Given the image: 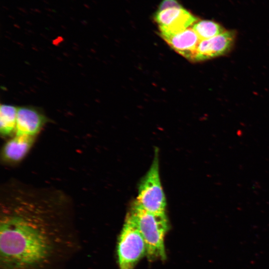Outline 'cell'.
<instances>
[{
	"label": "cell",
	"instance_id": "obj_17",
	"mask_svg": "<svg viewBox=\"0 0 269 269\" xmlns=\"http://www.w3.org/2000/svg\"><path fill=\"white\" fill-rule=\"evenodd\" d=\"M2 8H3L4 9H5V10H9V8L7 7H6V6L2 5Z\"/></svg>",
	"mask_w": 269,
	"mask_h": 269
},
{
	"label": "cell",
	"instance_id": "obj_6",
	"mask_svg": "<svg viewBox=\"0 0 269 269\" xmlns=\"http://www.w3.org/2000/svg\"><path fill=\"white\" fill-rule=\"evenodd\" d=\"M234 39V31H225L211 38L200 40L189 59L202 61L226 53L231 49Z\"/></svg>",
	"mask_w": 269,
	"mask_h": 269
},
{
	"label": "cell",
	"instance_id": "obj_19",
	"mask_svg": "<svg viewBox=\"0 0 269 269\" xmlns=\"http://www.w3.org/2000/svg\"><path fill=\"white\" fill-rule=\"evenodd\" d=\"M8 17H10L11 18L14 19V17L10 15H8Z\"/></svg>",
	"mask_w": 269,
	"mask_h": 269
},
{
	"label": "cell",
	"instance_id": "obj_4",
	"mask_svg": "<svg viewBox=\"0 0 269 269\" xmlns=\"http://www.w3.org/2000/svg\"><path fill=\"white\" fill-rule=\"evenodd\" d=\"M117 254L120 269H134L138 261L146 254L144 240L129 215L120 236Z\"/></svg>",
	"mask_w": 269,
	"mask_h": 269
},
{
	"label": "cell",
	"instance_id": "obj_2",
	"mask_svg": "<svg viewBox=\"0 0 269 269\" xmlns=\"http://www.w3.org/2000/svg\"><path fill=\"white\" fill-rule=\"evenodd\" d=\"M128 215L134 222L144 240L148 259L164 260V237L169 229L166 213L149 212L134 201Z\"/></svg>",
	"mask_w": 269,
	"mask_h": 269
},
{
	"label": "cell",
	"instance_id": "obj_18",
	"mask_svg": "<svg viewBox=\"0 0 269 269\" xmlns=\"http://www.w3.org/2000/svg\"><path fill=\"white\" fill-rule=\"evenodd\" d=\"M42 1H43L44 3H45L46 4H49V3L46 0H42Z\"/></svg>",
	"mask_w": 269,
	"mask_h": 269
},
{
	"label": "cell",
	"instance_id": "obj_5",
	"mask_svg": "<svg viewBox=\"0 0 269 269\" xmlns=\"http://www.w3.org/2000/svg\"><path fill=\"white\" fill-rule=\"evenodd\" d=\"M153 18L159 26L161 36H168L181 32L190 27L198 20L182 7L157 11Z\"/></svg>",
	"mask_w": 269,
	"mask_h": 269
},
{
	"label": "cell",
	"instance_id": "obj_20",
	"mask_svg": "<svg viewBox=\"0 0 269 269\" xmlns=\"http://www.w3.org/2000/svg\"><path fill=\"white\" fill-rule=\"evenodd\" d=\"M70 8L73 9V10H74V9L72 7H70Z\"/></svg>",
	"mask_w": 269,
	"mask_h": 269
},
{
	"label": "cell",
	"instance_id": "obj_8",
	"mask_svg": "<svg viewBox=\"0 0 269 269\" xmlns=\"http://www.w3.org/2000/svg\"><path fill=\"white\" fill-rule=\"evenodd\" d=\"M35 136L17 135L9 139L2 149L3 160L10 163L21 161L27 154L34 142Z\"/></svg>",
	"mask_w": 269,
	"mask_h": 269
},
{
	"label": "cell",
	"instance_id": "obj_16",
	"mask_svg": "<svg viewBox=\"0 0 269 269\" xmlns=\"http://www.w3.org/2000/svg\"><path fill=\"white\" fill-rule=\"evenodd\" d=\"M83 5L85 8H86L87 9H90V6L88 4H87L86 3H84L83 4Z\"/></svg>",
	"mask_w": 269,
	"mask_h": 269
},
{
	"label": "cell",
	"instance_id": "obj_7",
	"mask_svg": "<svg viewBox=\"0 0 269 269\" xmlns=\"http://www.w3.org/2000/svg\"><path fill=\"white\" fill-rule=\"evenodd\" d=\"M44 116L31 107L17 109L15 126V135L35 136L45 123Z\"/></svg>",
	"mask_w": 269,
	"mask_h": 269
},
{
	"label": "cell",
	"instance_id": "obj_12",
	"mask_svg": "<svg viewBox=\"0 0 269 269\" xmlns=\"http://www.w3.org/2000/svg\"><path fill=\"white\" fill-rule=\"evenodd\" d=\"M182 7L177 0H163L160 3L157 11L173 7Z\"/></svg>",
	"mask_w": 269,
	"mask_h": 269
},
{
	"label": "cell",
	"instance_id": "obj_15",
	"mask_svg": "<svg viewBox=\"0 0 269 269\" xmlns=\"http://www.w3.org/2000/svg\"><path fill=\"white\" fill-rule=\"evenodd\" d=\"M45 9L48 11H49V12H55L56 11L55 10H54L53 9H51V8H46L45 7Z\"/></svg>",
	"mask_w": 269,
	"mask_h": 269
},
{
	"label": "cell",
	"instance_id": "obj_13",
	"mask_svg": "<svg viewBox=\"0 0 269 269\" xmlns=\"http://www.w3.org/2000/svg\"><path fill=\"white\" fill-rule=\"evenodd\" d=\"M17 8L20 11H21L22 12L24 13V14H27L28 13V12L26 11V10L21 7H20V6H17Z\"/></svg>",
	"mask_w": 269,
	"mask_h": 269
},
{
	"label": "cell",
	"instance_id": "obj_14",
	"mask_svg": "<svg viewBox=\"0 0 269 269\" xmlns=\"http://www.w3.org/2000/svg\"><path fill=\"white\" fill-rule=\"evenodd\" d=\"M30 9L31 11L35 12H37L39 13H41V10L38 8H30Z\"/></svg>",
	"mask_w": 269,
	"mask_h": 269
},
{
	"label": "cell",
	"instance_id": "obj_1",
	"mask_svg": "<svg viewBox=\"0 0 269 269\" xmlns=\"http://www.w3.org/2000/svg\"><path fill=\"white\" fill-rule=\"evenodd\" d=\"M4 202L0 227V259L7 269H24L44 261L50 250L40 203L18 194Z\"/></svg>",
	"mask_w": 269,
	"mask_h": 269
},
{
	"label": "cell",
	"instance_id": "obj_9",
	"mask_svg": "<svg viewBox=\"0 0 269 269\" xmlns=\"http://www.w3.org/2000/svg\"><path fill=\"white\" fill-rule=\"evenodd\" d=\"M163 38L174 50L189 59L200 41L191 27Z\"/></svg>",
	"mask_w": 269,
	"mask_h": 269
},
{
	"label": "cell",
	"instance_id": "obj_21",
	"mask_svg": "<svg viewBox=\"0 0 269 269\" xmlns=\"http://www.w3.org/2000/svg\"></svg>",
	"mask_w": 269,
	"mask_h": 269
},
{
	"label": "cell",
	"instance_id": "obj_11",
	"mask_svg": "<svg viewBox=\"0 0 269 269\" xmlns=\"http://www.w3.org/2000/svg\"><path fill=\"white\" fill-rule=\"evenodd\" d=\"M192 26L200 40L211 38L225 31L221 25L211 20L197 21Z\"/></svg>",
	"mask_w": 269,
	"mask_h": 269
},
{
	"label": "cell",
	"instance_id": "obj_10",
	"mask_svg": "<svg viewBox=\"0 0 269 269\" xmlns=\"http://www.w3.org/2000/svg\"><path fill=\"white\" fill-rule=\"evenodd\" d=\"M17 111L15 107L1 105L0 108V132L3 136L9 135L15 131Z\"/></svg>",
	"mask_w": 269,
	"mask_h": 269
},
{
	"label": "cell",
	"instance_id": "obj_3",
	"mask_svg": "<svg viewBox=\"0 0 269 269\" xmlns=\"http://www.w3.org/2000/svg\"><path fill=\"white\" fill-rule=\"evenodd\" d=\"M158 150L147 173L141 180L135 202L144 209L154 213H165L166 202L162 187Z\"/></svg>",
	"mask_w": 269,
	"mask_h": 269
}]
</instances>
